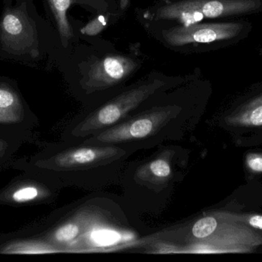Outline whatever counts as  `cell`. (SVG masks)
<instances>
[{
	"label": "cell",
	"mask_w": 262,
	"mask_h": 262,
	"mask_svg": "<svg viewBox=\"0 0 262 262\" xmlns=\"http://www.w3.org/2000/svg\"><path fill=\"white\" fill-rule=\"evenodd\" d=\"M151 172L159 178H166L170 175L171 169L169 163L163 159H157L152 162L149 166Z\"/></svg>",
	"instance_id": "9a60e30c"
},
{
	"label": "cell",
	"mask_w": 262,
	"mask_h": 262,
	"mask_svg": "<svg viewBox=\"0 0 262 262\" xmlns=\"http://www.w3.org/2000/svg\"><path fill=\"white\" fill-rule=\"evenodd\" d=\"M3 29L7 35L15 38L23 33L24 25L16 14L8 13L3 18Z\"/></svg>",
	"instance_id": "5bb4252c"
},
{
	"label": "cell",
	"mask_w": 262,
	"mask_h": 262,
	"mask_svg": "<svg viewBox=\"0 0 262 262\" xmlns=\"http://www.w3.org/2000/svg\"><path fill=\"white\" fill-rule=\"evenodd\" d=\"M219 217L221 219L244 223L253 229L262 231V215H245V214L225 212V213H220Z\"/></svg>",
	"instance_id": "7c38bea8"
},
{
	"label": "cell",
	"mask_w": 262,
	"mask_h": 262,
	"mask_svg": "<svg viewBox=\"0 0 262 262\" xmlns=\"http://www.w3.org/2000/svg\"><path fill=\"white\" fill-rule=\"evenodd\" d=\"M38 120L18 89L0 83V135L32 143Z\"/></svg>",
	"instance_id": "7a4b0ae2"
},
{
	"label": "cell",
	"mask_w": 262,
	"mask_h": 262,
	"mask_svg": "<svg viewBox=\"0 0 262 262\" xmlns=\"http://www.w3.org/2000/svg\"><path fill=\"white\" fill-rule=\"evenodd\" d=\"M248 166L249 169L255 172H262V155L258 154H250L248 155Z\"/></svg>",
	"instance_id": "e0dca14e"
},
{
	"label": "cell",
	"mask_w": 262,
	"mask_h": 262,
	"mask_svg": "<svg viewBox=\"0 0 262 262\" xmlns=\"http://www.w3.org/2000/svg\"><path fill=\"white\" fill-rule=\"evenodd\" d=\"M118 239V235L113 232H97L95 234V240L101 244H111Z\"/></svg>",
	"instance_id": "ac0fdd59"
},
{
	"label": "cell",
	"mask_w": 262,
	"mask_h": 262,
	"mask_svg": "<svg viewBox=\"0 0 262 262\" xmlns=\"http://www.w3.org/2000/svg\"><path fill=\"white\" fill-rule=\"evenodd\" d=\"M78 233H79V229H78V226L73 224L64 225V226H60L59 228H58L55 232H54L52 236L49 237L46 240L53 241L58 243H69V241L75 239L78 236ZM42 244H41V246H42ZM41 249H40V252H41Z\"/></svg>",
	"instance_id": "4fadbf2b"
},
{
	"label": "cell",
	"mask_w": 262,
	"mask_h": 262,
	"mask_svg": "<svg viewBox=\"0 0 262 262\" xmlns=\"http://www.w3.org/2000/svg\"><path fill=\"white\" fill-rule=\"evenodd\" d=\"M239 23H196L190 26H174L162 32L165 43L180 47L186 45L209 44L231 39L242 32Z\"/></svg>",
	"instance_id": "5b68a950"
},
{
	"label": "cell",
	"mask_w": 262,
	"mask_h": 262,
	"mask_svg": "<svg viewBox=\"0 0 262 262\" xmlns=\"http://www.w3.org/2000/svg\"><path fill=\"white\" fill-rule=\"evenodd\" d=\"M73 0H49L52 12L55 15L60 35L63 43H68L73 36L72 28L67 18L68 9L70 7Z\"/></svg>",
	"instance_id": "9c48e42d"
},
{
	"label": "cell",
	"mask_w": 262,
	"mask_h": 262,
	"mask_svg": "<svg viewBox=\"0 0 262 262\" xmlns=\"http://www.w3.org/2000/svg\"><path fill=\"white\" fill-rule=\"evenodd\" d=\"M218 225L214 217H205L195 223L192 229V235L198 239H206L214 233Z\"/></svg>",
	"instance_id": "8fae6325"
},
{
	"label": "cell",
	"mask_w": 262,
	"mask_h": 262,
	"mask_svg": "<svg viewBox=\"0 0 262 262\" xmlns=\"http://www.w3.org/2000/svg\"><path fill=\"white\" fill-rule=\"evenodd\" d=\"M138 66V62L129 55H106L91 66L86 85L92 89L115 86L127 79Z\"/></svg>",
	"instance_id": "8992f818"
},
{
	"label": "cell",
	"mask_w": 262,
	"mask_h": 262,
	"mask_svg": "<svg viewBox=\"0 0 262 262\" xmlns=\"http://www.w3.org/2000/svg\"><path fill=\"white\" fill-rule=\"evenodd\" d=\"M162 86L160 81L148 82L127 91L89 116L77 130L81 134H90L112 126L126 114L137 107Z\"/></svg>",
	"instance_id": "277c9868"
},
{
	"label": "cell",
	"mask_w": 262,
	"mask_h": 262,
	"mask_svg": "<svg viewBox=\"0 0 262 262\" xmlns=\"http://www.w3.org/2000/svg\"><path fill=\"white\" fill-rule=\"evenodd\" d=\"M129 4H130V0H121V6L122 9H127Z\"/></svg>",
	"instance_id": "d6986e66"
},
{
	"label": "cell",
	"mask_w": 262,
	"mask_h": 262,
	"mask_svg": "<svg viewBox=\"0 0 262 262\" xmlns=\"http://www.w3.org/2000/svg\"><path fill=\"white\" fill-rule=\"evenodd\" d=\"M23 142L0 135V172L12 166Z\"/></svg>",
	"instance_id": "30bf717a"
},
{
	"label": "cell",
	"mask_w": 262,
	"mask_h": 262,
	"mask_svg": "<svg viewBox=\"0 0 262 262\" xmlns=\"http://www.w3.org/2000/svg\"><path fill=\"white\" fill-rule=\"evenodd\" d=\"M56 182L41 174L23 171L0 189V206L18 208L49 203L55 196Z\"/></svg>",
	"instance_id": "3957f363"
},
{
	"label": "cell",
	"mask_w": 262,
	"mask_h": 262,
	"mask_svg": "<svg viewBox=\"0 0 262 262\" xmlns=\"http://www.w3.org/2000/svg\"><path fill=\"white\" fill-rule=\"evenodd\" d=\"M168 118V112L165 111L154 112L149 115L139 117L134 121L124 123L114 129H109L92 138L89 143H121L128 140L140 139L150 135Z\"/></svg>",
	"instance_id": "52a82bcc"
},
{
	"label": "cell",
	"mask_w": 262,
	"mask_h": 262,
	"mask_svg": "<svg viewBox=\"0 0 262 262\" xmlns=\"http://www.w3.org/2000/svg\"><path fill=\"white\" fill-rule=\"evenodd\" d=\"M106 25H107V19H106L105 17L101 15L96 19H94L93 21L91 22L87 26H84L81 29V32L87 34V35H96L104 29Z\"/></svg>",
	"instance_id": "2e32d148"
},
{
	"label": "cell",
	"mask_w": 262,
	"mask_h": 262,
	"mask_svg": "<svg viewBox=\"0 0 262 262\" xmlns=\"http://www.w3.org/2000/svg\"><path fill=\"white\" fill-rule=\"evenodd\" d=\"M259 6V0H166L151 8L146 15L155 21L187 26L206 18L249 13Z\"/></svg>",
	"instance_id": "6da1fadb"
},
{
	"label": "cell",
	"mask_w": 262,
	"mask_h": 262,
	"mask_svg": "<svg viewBox=\"0 0 262 262\" xmlns=\"http://www.w3.org/2000/svg\"><path fill=\"white\" fill-rule=\"evenodd\" d=\"M227 122L234 126H262V95L254 98L239 110L228 117Z\"/></svg>",
	"instance_id": "ba28073f"
}]
</instances>
